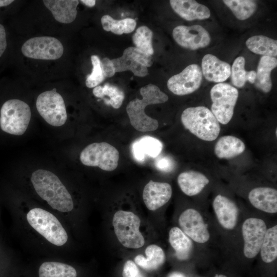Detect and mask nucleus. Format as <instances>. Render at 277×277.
I'll return each mask as SVG.
<instances>
[{"mask_svg": "<svg viewBox=\"0 0 277 277\" xmlns=\"http://www.w3.org/2000/svg\"><path fill=\"white\" fill-rule=\"evenodd\" d=\"M31 181L37 194L54 209L67 212L73 208L72 196L59 178L44 169L34 171Z\"/></svg>", "mask_w": 277, "mask_h": 277, "instance_id": "nucleus-1", "label": "nucleus"}, {"mask_svg": "<svg viewBox=\"0 0 277 277\" xmlns=\"http://www.w3.org/2000/svg\"><path fill=\"white\" fill-rule=\"evenodd\" d=\"M140 92L142 99L135 98L126 107L130 124L139 131H154L159 127L158 121L145 113V107L149 105L164 103L168 100V96L157 86L151 84L142 87Z\"/></svg>", "mask_w": 277, "mask_h": 277, "instance_id": "nucleus-2", "label": "nucleus"}, {"mask_svg": "<svg viewBox=\"0 0 277 277\" xmlns=\"http://www.w3.org/2000/svg\"><path fill=\"white\" fill-rule=\"evenodd\" d=\"M181 121L192 134L204 141H214L220 132L219 122L211 111L205 106L186 108L182 113Z\"/></svg>", "mask_w": 277, "mask_h": 277, "instance_id": "nucleus-3", "label": "nucleus"}, {"mask_svg": "<svg viewBox=\"0 0 277 277\" xmlns=\"http://www.w3.org/2000/svg\"><path fill=\"white\" fill-rule=\"evenodd\" d=\"M29 224L50 243L61 246L68 235L58 220L51 213L39 208L31 209L26 215Z\"/></svg>", "mask_w": 277, "mask_h": 277, "instance_id": "nucleus-4", "label": "nucleus"}, {"mask_svg": "<svg viewBox=\"0 0 277 277\" xmlns=\"http://www.w3.org/2000/svg\"><path fill=\"white\" fill-rule=\"evenodd\" d=\"M112 225L120 243L128 248L137 249L145 244V239L140 231L141 220L131 211L118 210L113 215Z\"/></svg>", "mask_w": 277, "mask_h": 277, "instance_id": "nucleus-5", "label": "nucleus"}, {"mask_svg": "<svg viewBox=\"0 0 277 277\" xmlns=\"http://www.w3.org/2000/svg\"><path fill=\"white\" fill-rule=\"evenodd\" d=\"M31 116L30 108L27 103L17 99L8 100L1 109V128L6 133L21 135L27 130Z\"/></svg>", "mask_w": 277, "mask_h": 277, "instance_id": "nucleus-6", "label": "nucleus"}, {"mask_svg": "<svg viewBox=\"0 0 277 277\" xmlns=\"http://www.w3.org/2000/svg\"><path fill=\"white\" fill-rule=\"evenodd\" d=\"M238 96V89L228 83H217L212 87L211 112L219 123L226 125L230 121Z\"/></svg>", "mask_w": 277, "mask_h": 277, "instance_id": "nucleus-7", "label": "nucleus"}, {"mask_svg": "<svg viewBox=\"0 0 277 277\" xmlns=\"http://www.w3.org/2000/svg\"><path fill=\"white\" fill-rule=\"evenodd\" d=\"M80 159L86 166L98 167L103 170L111 171L118 166L119 152L106 142L93 143L82 150Z\"/></svg>", "mask_w": 277, "mask_h": 277, "instance_id": "nucleus-8", "label": "nucleus"}, {"mask_svg": "<svg viewBox=\"0 0 277 277\" xmlns=\"http://www.w3.org/2000/svg\"><path fill=\"white\" fill-rule=\"evenodd\" d=\"M36 107L41 116L50 125L60 127L66 123L67 114L65 103L55 88L41 93Z\"/></svg>", "mask_w": 277, "mask_h": 277, "instance_id": "nucleus-9", "label": "nucleus"}, {"mask_svg": "<svg viewBox=\"0 0 277 277\" xmlns=\"http://www.w3.org/2000/svg\"><path fill=\"white\" fill-rule=\"evenodd\" d=\"M22 52L26 57L36 60H54L64 53V47L57 38L48 36L31 38L22 47Z\"/></svg>", "mask_w": 277, "mask_h": 277, "instance_id": "nucleus-10", "label": "nucleus"}, {"mask_svg": "<svg viewBox=\"0 0 277 277\" xmlns=\"http://www.w3.org/2000/svg\"><path fill=\"white\" fill-rule=\"evenodd\" d=\"M115 72L131 71L135 76L144 77L148 75V67L152 64V57L137 49L129 47L121 56L111 60Z\"/></svg>", "mask_w": 277, "mask_h": 277, "instance_id": "nucleus-11", "label": "nucleus"}, {"mask_svg": "<svg viewBox=\"0 0 277 277\" xmlns=\"http://www.w3.org/2000/svg\"><path fill=\"white\" fill-rule=\"evenodd\" d=\"M203 74L201 67L192 64L180 73L171 76L167 81V87L173 94L185 95L191 94L201 86Z\"/></svg>", "mask_w": 277, "mask_h": 277, "instance_id": "nucleus-12", "label": "nucleus"}, {"mask_svg": "<svg viewBox=\"0 0 277 277\" xmlns=\"http://www.w3.org/2000/svg\"><path fill=\"white\" fill-rule=\"evenodd\" d=\"M172 36L180 46L192 50L205 48L211 42L209 32L199 25L177 26L173 29Z\"/></svg>", "mask_w": 277, "mask_h": 277, "instance_id": "nucleus-13", "label": "nucleus"}, {"mask_svg": "<svg viewBox=\"0 0 277 277\" xmlns=\"http://www.w3.org/2000/svg\"><path fill=\"white\" fill-rule=\"evenodd\" d=\"M267 227L260 219L250 217L246 219L242 227L244 241V253L249 259L254 258L260 252Z\"/></svg>", "mask_w": 277, "mask_h": 277, "instance_id": "nucleus-14", "label": "nucleus"}, {"mask_svg": "<svg viewBox=\"0 0 277 277\" xmlns=\"http://www.w3.org/2000/svg\"><path fill=\"white\" fill-rule=\"evenodd\" d=\"M179 224L183 232L194 242L204 243L209 240L207 225L195 209L189 208L183 211L179 218Z\"/></svg>", "mask_w": 277, "mask_h": 277, "instance_id": "nucleus-15", "label": "nucleus"}, {"mask_svg": "<svg viewBox=\"0 0 277 277\" xmlns=\"http://www.w3.org/2000/svg\"><path fill=\"white\" fill-rule=\"evenodd\" d=\"M172 193V187L169 183L150 180L144 187L143 199L147 209L154 211L166 204Z\"/></svg>", "mask_w": 277, "mask_h": 277, "instance_id": "nucleus-16", "label": "nucleus"}, {"mask_svg": "<svg viewBox=\"0 0 277 277\" xmlns=\"http://www.w3.org/2000/svg\"><path fill=\"white\" fill-rule=\"evenodd\" d=\"M213 208L221 225L228 230L233 229L238 221L239 209L235 203L221 194L213 201Z\"/></svg>", "mask_w": 277, "mask_h": 277, "instance_id": "nucleus-17", "label": "nucleus"}, {"mask_svg": "<svg viewBox=\"0 0 277 277\" xmlns=\"http://www.w3.org/2000/svg\"><path fill=\"white\" fill-rule=\"evenodd\" d=\"M202 72L208 81L221 83L227 80L231 74V66L211 54H207L202 60Z\"/></svg>", "mask_w": 277, "mask_h": 277, "instance_id": "nucleus-18", "label": "nucleus"}, {"mask_svg": "<svg viewBox=\"0 0 277 277\" xmlns=\"http://www.w3.org/2000/svg\"><path fill=\"white\" fill-rule=\"evenodd\" d=\"M172 9L183 19L192 21L203 20L210 17L211 13L209 8L193 0H170Z\"/></svg>", "mask_w": 277, "mask_h": 277, "instance_id": "nucleus-19", "label": "nucleus"}, {"mask_svg": "<svg viewBox=\"0 0 277 277\" xmlns=\"http://www.w3.org/2000/svg\"><path fill=\"white\" fill-rule=\"evenodd\" d=\"M251 204L256 208L265 212H277V191L270 187H257L248 194Z\"/></svg>", "mask_w": 277, "mask_h": 277, "instance_id": "nucleus-20", "label": "nucleus"}, {"mask_svg": "<svg viewBox=\"0 0 277 277\" xmlns=\"http://www.w3.org/2000/svg\"><path fill=\"white\" fill-rule=\"evenodd\" d=\"M43 3L60 23L69 24L76 17L77 0H44Z\"/></svg>", "mask_w": 277, "mask_h": 277, "instance_id": "nucleus-21", "label": "nucleus"}, {"mask_svg": "<svg viewBox=\"0 0 277 277\" xmlns=\"http://www.w3.org/2000/svg\"><path fill=\"white\" fill-rule=\"evenodd\" d=\"M208 179L201 172L185 171L177 177V183L181 190L187 195L193 196L200 193L209 183Z\"/></svg>", "mask_w": 277, "mask_h": 277, "instance_id": "nucleus-22", "label": "nucleus"}, {"mask_svg": "<svg viewBox=\"0 0 277 277\" xmlns=\"http://www.w3.org/2000/svg\"><path fill=\"white\" fill-rule=\"evenodd\" d=\"M277 59L275 57L262 56L259 61L256 79L255 87L264 93H268L271 90L272 83L271 73L276 67Z\"/></svg>", "mask_w": 277, "mask_h": 277, "instance_id": "nucleus-23", "label": "nucleus"}, {"mask_svg": "<svg viewBox=\"0 0 277 277\" xmlns=\"http://www.w3.org/2000/svg\"><path fill=\"white\" fill-rule=\"evenodd\" d=\"M145 252L146 257L140 254L134 259V263L144 270H155L165 263V254L159 246L155 244L150 245L146 247Z\"/></svg>", "mask_w": 277, "mask_h": 277, "instance_id": "nucleus-24", "label": "nucleus"}, {"mask_svg": "<svg viewBox=\"0 0 277 277\" xmlns=\"http://www.w3.org/2000/svg\"><path fill=\"white\" fill-rule=\"evenodd\" d=\"M169 242L174 250L177 259H188L192 253L193 244L191 240L179 228H172L169 232Z\"/></svg>", "mask_w": 277, "mask_h": 277, "instance_id": "nucleus-25", "label": "nucleus"}, {"mask_svg": "<svg viewBox=\"0 0 277 277\" xmlns=\"http://www.w3.org/2000/svg\"><path fill=\"white\" fill-rule=\"evenodd\" d=\"M245 144L239 138L232 135L220 137L214 146V153L220 159H231L242 153Z\"/></svg>", "mask_w": 277, "mask_h": 277, "instance_id": "nucleus-26", "label": "nucleus"}, {"mask_svg": "<svg viewBox=\"0 0 277 277\" xmlns=\"http://www.w3.org/2000/svg\"><path fill=\"white\" fill-rule=\"evenodd\" d=\"M163 144L158 139L145 136L135 142L132 147L134 157L142 161L146 155L152 157H156L162 151Z\"/></svg>", "mask_w": 277, "mask_h": 277, "instance_id": "nucleus-27", "label": "nucleus"}, {"mask_svg": "<svg viewBox=\"0 0 277 277\" xmlns=\"http://www.w3.org/2000/svg\"><path fill=\"white\" fill-rule=\"evenodd\" d=\"M77 272L72 266L60 262L42 263L37 270L38 277H77Z\"/></svg>", "mask_w": 277, "mask_h": 277, "instance_id": "nucleus-28", "label": "nucleus"}, {"mask_svg": "<svg viewBox=\"0 0 277 277\" xmlns=\"http://www.w3.org/2000/svg\"><path fill=\"white\" fill-rule=\"evenodd\" d=\"M247 48L252 52L275 57L277 55V41L263 35L252 36L246 42Z\"/></svg>", "mask_w": 277, "mask_h": 277, "instance_id": "nucleus-29", "label": "nucleus"}, {"mask_svg": "<svg viewBox=\"0 0 277 277\" xmlns=\"http://www.w3.org/2000/svg\"><path fill=\"white\" fill-rule=\"evenodd\" d=\"M93 94L95 97L103 99L107 96L108 98L104 101L105 103L115 109H118L122 106L125 98L124 93L121 89L109 84L94 87Z\"/></svg>", "mask_w": 277, "mask_h": 277, "instance_id": "nucleus-30", "label": "nucleus"}, {"mask_svg": "<svg viewBox=\"0 0 277 277\" xmlns=\"http://www.w3.org/2000/svg\"><path fill=\"white\" fill-rule=\"evenodd\" d=\"M101 21L104 30L111 31L118 35L132 32L136 25V21L133 18H126L116 20L109 15H103Z\"/></svg>", "mask_w": 277, "mask_h": 277, "instance_id": "nucleus-31", "label": "nucleus"}, {"mask_svg": "<svg viewBox=\"0 0 277 277\" xmlns=\"http://www.w3.org/2000/svg\"><path fill=\"white\" fill-rule=\"evenodd\" d=\"M262 260L267 263L274 261L277 257V226L267 229L260 248Z\"/></svg>", "mask_w": 277, "mask_h": 277, "instance_id": "nucleus-32", "label": "nucleus"}, {"mask_svg": "<svg viewBox=\"0 0 277 277\" xmlns=\"http://www.w3.org/2000/svg\"><path fill=\"white\" fill-rule=\"evenodd\" d=\"M223 3L239 20L244 21L251 16L257 8V3L252 0H224Z\"/></svg>", "mask_w": 277, "mask_h": 277, "instance_id": "nucleus-33", "label": "nucleus"}, {"mask_svg": "<svg viewBox=\"0 0 277 277\" xmlns=\"http://www.w3.org/2000/svg\"><path fill=\"white\" fill-rule=\"evenodd\" d=\"M153 32L145 26L138 27L132 36V41L135 47L141 52L152 55L154 50L152 45Z\"/></svg>", "mask_w": 277, "mask_h": 277, "instance_id": "nucleus-34", "label": "nucleus"}, {"mask_svg": "<svg viewBox=\"0 0 277 277\" xmlns=\"http://www.w3.org/2000/svg\"><path fill=\"white\" fill-rule=\"evenodd\" d=\"M245 59L239 56L234 61L231 67V80L232 84L237 88L243 87L247 82V72L245 68Z\"/></svg>", "mask_w": 277, "mask_h": 277, "instance_id": "nucleus-35", "label": "nucleus"}, {"mask_svg": "<svg viewBox=\"0 0 277 277\" xmlns=\"http://www.w3.org/2000/svg\"><path fill=\"white\" fill-rule=\"evenodd\" d=\"M91 61L92 65V72L87 76L85 81L86 86L89 88L97 86L105 78L102 70L101 60L98 56L96 55H91Z\"/></svg>", "mask_w": 277, "mask_h": 277, "instance_id": "nucleus-36", "label": "nucleus"}, {"mask_svg": "<svg viewBox=\"0 0 277 277\" xmlns=\"http://www.w3.org/2000/svg\"><path fill=\"white\" fill-rule=\"evenodd\" d=\"M123 277H145L140 269L132 260H127L125 263L122 272Z\"/></svg>", "mask_w": 277, "mask_h": 277, "instance_id": "nucleus-37", "label": "nucleus"}, {"mask_svg": "<svg viewBox=\"0 0 277 277\" xmlns=\"http://www.w3.org/2000/svg\"><path fill=\"white\" fill-rule=\"evenodd\" d=\"M101 68L105 77L113 76L115 73V70L111 60L107 57L103 58L101 61Z\"/></svg>", "mask_w": 277, "mask_h": 277, "instance_id": "nucleus-38", "label": "nucleus"}, {"mask_svg": "<svg viewBox=\"0 0 277 277\" xmlns=\"http://www.w3.org/2000/svg\"><path fill=\"white\" fill-rule=\"evenodd\" d=\"M7 47L6 30L3 25L0 24V57Z\"/></svg>", "mask_w": 277, "mask_h": 277, "instance_id": "nucleus-39", "label": "nucleus"}, {"mask_svg": "<svg viewBox=\"0 0 277 277\" xmlns=\"http://www.w3.org/2000/svg\"><path fill=\"white\" fill-rule=\"evenodd\" d=\"M256 79V71L251 70L247 72V81L254 84Z\"/></svg>", "mask_w": 277, "mask_h": 277, "instance_id": "nucleus-40", "label": "nucleus"}, {"mask_svg": "<svg viewBox=\"0 0 277 277\" xmlns=\"http://www.w3.org/2000/svg\"><path fill=\"white\" fill-rule=\"evenodd\" d=\"M168 166H169V162L167 159H163L158 163V167L163 170L167 169Z\"/></svg>", "mask_w": 277, "mask_h": 277, "instance_id": "nucleus-41", "label": "nucleus"}, {"mask_svg": "<svg viewBox=\"0 0 277 277\" xmlns=\"http://www.w3.org/2000/svg\"><path fill=\"white\" fill-rule=\"evenodd\" d=\"M81 2L88 7H92L95 5L96 1L95 0H81Z\"/></svg>", "mask_w": 277, "mask_h": 277, "instance_id": "nucleus-42", "label": "nucleus"}, {"mask_svg": "<svg viewBox=\"0 0 277 277\" xmlns=\"http://www.w3.org/2000/svg\"><path fill=\"white\" fill-rule=\"evenodd\" d=\"M167 277H185L181 272L174 271L170 273Z\"/></svg>", "mask_w": 277, "mask_h": 277, "instance_id": "nucleus-43", "label": "nucleus"}, {"mask_svg": "<svg viewBox=\"0 0 277 277\" xmlns=\"http://www.w3.org/2000/svg\"><path fill=\"white\" fill-rule=\"evenodd\" d=\"M13 2V0H0V7L7 6Z\"/></svg>", "mask_w": 277, "mask_h": 277, "instance_id": "nucleus-44", "label": "nucleus"}, {"mask_svg": "<svg viewBox=\"0 0 277 277\" xmlns=\"http://www.w3.org/2000/svg\"><path fill=\"white\" fill-rule=\"evenodd\" d=\"M214 277H227L223 274H216Z\"/></svg>", "mask_w": 277, "mask_h": 277, "instance_id": "nucleus-45", "label": "nucleus"}]
</instances>
